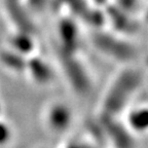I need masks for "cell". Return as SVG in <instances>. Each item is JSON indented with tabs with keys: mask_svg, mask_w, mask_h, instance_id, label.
Listing matches in <instances>:
<instances>
[{
	"mask_svg": "<svg viewBox=\"0 0 148 148\" xmlns=\"http://www.w3.org/2000/svg\"><path fill=\"white\" fill-rule=\"evenodd\" d=\"M143 82L141 70L130 65L117 72L110 81L100 105V114L121 116L129 108Z\"/></svg>",
	"mask_w": 148,
	"mask_h": 148,
	"instance_id": "cell-1",
	"label": "cell"
},
{
	"mask_svg": "<svg viewBox=\"0 0 148 148\" xmlns=\"http://www.w3.org/2000/svg\"><path fill=\"white\" fill-rule=\"evenodd\" d=\"M90 43L102 56L118 63L129 65L136 59L137 49L130 38L104 28L92 30Z\"/></svg>",
	"mask_w": 148,
	"mask_h": 148,
	"instance_id": "cell-2",
	"label": "cell"
},
{
	"mask_svg": "<svg viewBox=\"0 0 148 148\" xmlns=\"http://www.w3.org/2000/svg\"><path fill=\"white\" fill-rule=\"evenodd\" d=\"M57 57L64 78L72 90L79 96L88 95L92 90V76L78 53H64L57 49Z\"/></svg>",
	"mask_w": 148,
	"mask_h": 148,
	"instance_id": "cell-3",
	"label": "cell"
},
{
	"mask_svg": "<svg viewBox=\"0 0 148 148\" xmlns=\"http://www.w3.org/2000/svg\"><path fill=\"white\" fill-rule=\"evenodd\" d=\"M98 123L101 125L105 141L109 142L113 148H135V135L119 116L99 113Z\"/></svg>",
	"mask_w": 148,
	"mask_h": 148,
	"instance_id": "cell-4",
	"label": "cell"
},
{
	"mask_svg": "<svg viewBox=\"0 0 148 148\" xmlns=\"http://www.w3.org/2000/svg\"><path fill=\"white\" fill-rule=\"evenodd\" d=\"M104 12L106 25L109 26L112 32L130 38L140 31V21L136 14L120 8L113 2L110 1L104 7Z\"/></svg>",
	"mask_w": 148,
	"mask_h": 148,
	"instance_id": "cell-5",
	"label": "cell"
},
{
	"mask_svg": "<svg viewBox=\"0 0 148 148\" xmlns=\"http://www.w3.org/2000/svg\"><path fill=\"white\" fill-rule=\"evenodd\" d=\"M43 119L49 132L56 135H63L68 132L73 123V111L64 102L55 101L44 110Z\"/></svg>",
	"mask_w": 148,
	"mask_h": 148,
	"instance_id": "cell-6",
	"label": "cell"
},
{
	"mask_svg": "<svg viewBox=\"0 0 148 148\" xmlns=\"http://www.w3.org/2000/svg\"><path fill=\"white\" fill-rule=\"evenodd\" d=\"M58 51L78 53L81 44L80 29L77 20L71 16H64L57 24Z\"/></svg>",
	"mask_w": 148,
	"mask_h": 148,
	"instance_id": "cell-7",
	"label": "cell"
},
{
	"mask_svg": "<svg viewBox=\"0 0 148 148\" xmlns=\"http://www.w3.org/2000/svg\"><path fill=\"white\" fill-rule=\"evenodd\" d=\"M25 74L38 86H47L55 80L56 73L51 65L44 58L35 53L27 58Z\"/></svg>",
	"mask_w": 148,
	"mask_h": 148,
	"instance_id": "cell-8",
	"label": "cell"
},
{
	"mask_svg": "<svg viewBox=\"0 0 148 148\" xmlns=\"http://www.w3.org/2000/svg\"><path fill=\"white\" fill-rule=\"evenodd\" d=\"M5 12L16 29L34 32V25L27 12V7L22 0H3Z\"/></svg>",
	"mask_w": 148,
	"mask_h": 148,
	"instance_id": "cell-9",
	"label": "cell"
},
{
	"mask_svg": "<svg viewBox=\"0 0 148 148\" xmlns=\"http://www.w3.org/2000/svg\"><path fill=\"white\" fill-rule=\"evenodd\" d=\"M123 113H125V118H123V123L135 136L146 133L148 127V109L146 105L127 108Z\"/></svg>",
	"mask_w": 148,
	"mask_h": 148,
	"instance_id": "cell-10",
	"label": "cell"
},
{
	"mask_svg": "<svg viewBox=\"0 0 148 148\" xmlns=\"http://www.w3.org/2000/svg\"><path fill=\"white\" fill-rule=\"evenodd\" d=\"M7 46L28 58L34 53L36 49V42L32 32L16 29L14 32H12L8 36Z\"/></svg>",
	"mask_w": 148,
	"mask_h": 148,
	"instance_id": "cell-11",
	"label": "cell"
},
{
	"mask_svg": "<svg viewBox=\"0 0 148 148\" xmlns=\"http://www.w3.org/2000/svg\"><path fill=\"white\" fill-rule=\"evenodd\" d=\"M27 57L16 53L8 46L0 49V66L14 74H24Z\"/></svg>",
	"mask_w": 148,
	"mask_h": 148,
	"instance_id": "cell-12",
	"label": "cell"
},
{
	"mask_svg": "<svg viewBox=\"0 0 148 148\" xmlns=\"http://www.w3.org/2000/svg\"><path fill=\"white\" fill-rule=\"evenodd\" d=\"M142 1L143 0H113L111 2H113L120 8L137 16V12L140 10V7H141Z\"/></svg>",
	"mask_w": 148,
	"mask_h": 148,
	"instance_id": "cell-13",
	"label": "cell"
},
{
	"mask_svg": "<svg viewBox=\"0 0 148 148\" xmlns=\"http://www.w3.org/2000/svg\"><path fill=\"white\" fill-rule=\"evenodd\" d=\"M12 130L10 125L4 121L0 119V147L6 146L12 141Z\"/></svg>",
	"mask_w": 148,
	"mask_h": 148,
	"instance_id": "cell-14",
	"label": "cell"
},
{
	"mask_svg": "<svg viewBox=\"0 0 148 148\" xmlns=\"http://www.w3.org/2000/svg\"><path fill=\"white\" fill-rule=\"evenodd\" d=\"M51 1V0H27L25 5L33 12H41Z\"/></svg>",
	"mask_w": 148,
	"mask_h": 148,
	"instance_id": "cell-15",
	"label": "cell"
},
{
	"mask_svg": "<svg viewBox=\"0 0 148 148\" xmlns=\"http://www.w3.org/2000/svg\"><path fill=\"white\" fill-rule=\"evenodd\" d=\"M63 148H96V145L90 140H72Z\"/></svg>",
	"mask_w": 148,
	"mask_h": 148,
	"instance_id": "cell-16",
	"label": "cell"
},
{
	"mask_svg": "<svg viewBox=\"0 0 148 148\" xmlns=\"http://www.w3.org/2000/svg\"><path fill=\"white\" fill-rule=\"evenodd\" d=\"M90 3H92L94 6L97 7H101V8H104L111 0H88Z\"/></svg>",
	"mask_w": 148,
	"mask_h": 148,
	"instance_id": "cell-17",
	"label": "cell"
},
{
	"mask_svg": "<svg viewBox=\"0 0 148 148\" xmlns=\"http://www.w3.org/2000/svg\"><path fill=\"white\" fill-rule=\"evenodd\" d=\"M1 113H2V105L0 103V115H1Z\"/></svg>",
	"mask_w": 148,
	"mask_h": 148,
	"instance_id": "cell-18",
	"label": "cell"
}]
</instances>
